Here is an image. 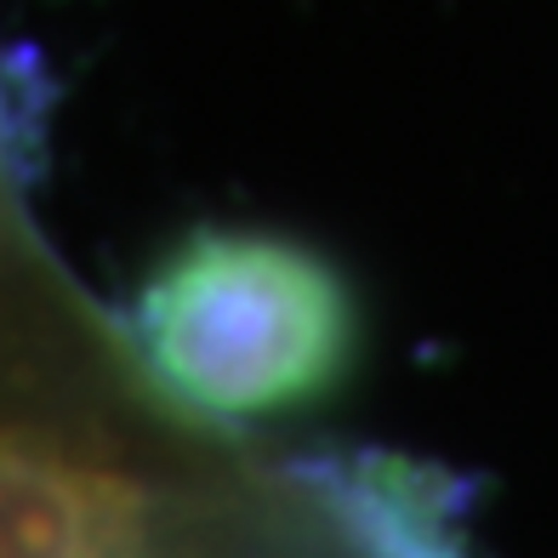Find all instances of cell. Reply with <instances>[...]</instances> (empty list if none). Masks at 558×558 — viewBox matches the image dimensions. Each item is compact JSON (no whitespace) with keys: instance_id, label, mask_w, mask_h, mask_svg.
Listing matches in <instances>:
<instances>
[{"instance_id":"6da1fadb","label":"cell","mask_w":558,"mask_h":558,"mask_svg":"<svg viewBox=\"0 0 558 558\" xmlns=\"http://www.w3.org/2000/svg\"><path fill=\"white\" fill-rule=\"evenodd\" d=\"M132 337L155 388L206 422H263L331 399L360 308L314 245L268 228H194L143 279Z\"/></svg>"},{"instance_id":"7a4b0ae2","label":"cell","mask_w":558,"mask_h":558,"mask_svg":"<svg viewBox=\"0 0 558 558\" xmlns=\"http://www.w3.org/2000/svg\"><path fill=\"white\" fill-rule=\"evenodd\" d=\"M148 496L29 427H0V558H137Z\"/></svg>"},{"instance_id":"3957f363","label":"cell","mask_w":558,"mask_h":558,"mask_svg":"<svg viewBox=\"0 0 558 558\" xmlns=\"http://www.w3.org/2000/svg\"><path fill=\"white\" fill-rule=\"evenodd\" d=\"M319 496L365 558H468L450 524L456 496L439 490L434 468H411L399 456H360L353 468L325 473Z\"/></svg>"}]
</instances>
